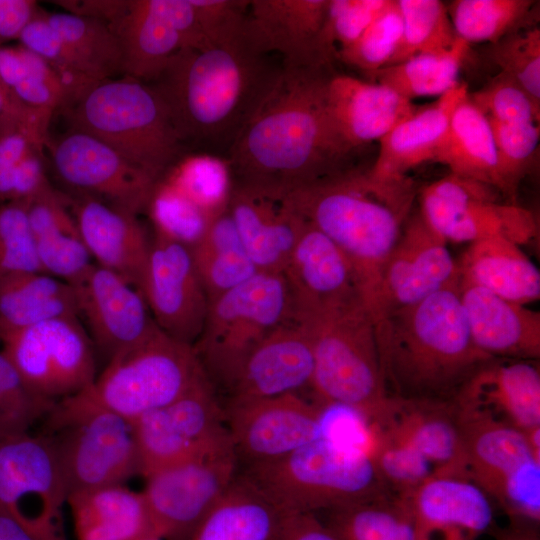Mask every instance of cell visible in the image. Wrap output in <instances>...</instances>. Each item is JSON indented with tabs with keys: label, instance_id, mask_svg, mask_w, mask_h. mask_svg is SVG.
<instances>
[{
	"label": "cell",
	"instance_id": "6da1fadb",
	"mask_svg": "<svg viewBox=\"0 0 540 540\" xmlns=\"http://www.w3.org/2000/svg\"><path fill=\"white\" fill-rule=\"evenodd\" d=\"M325 66L280 68L226 158L233 182L286 195L348 170L328 115Z\"/></svg>",
	"mask_w": 540,
	"mask_h": 540
},
{
	"label": "cell",
	"instance_id": "7a4b0ae2",
	"mask_svg": "<svg viewBox=\"0 0 540 540\" xmlns=\"http://www.w3.org/2000/svg\"><path fill=\"white\" fill-rule=\"evenodd\" d=\"M280 68L240 36L185 48L150 84L165 102L184 143L230 148Z\"/></svg>",
	"mask_w": 540,
	"mask_h": 540
},
{
	"label": "cell",
	"instance_id": "3957f363",
	"mask_svg": "<svg viewBox=\"0 0 540 540\" xmlns=\"http://www.w3.org/2000/svg\"><path fill=\"white\" fill-rule=\"evenodd\" d=\"M374 331L383 383L391 397L453 401L471 375L495 359L471 338L458 283L383 315L374 322Z\"/></svg>",
	"mask_w": 540,
	"mask_h": 540
},
{
	"label": "cell",
	"instance_id": "277c9868",
	"mask_svg": "<svg viewBox=\"0 0 540 540\" xmlns=\"http://www.w3.org/2000/svg\"><path fill=\"white\" fill-rule=\"evenodd\" d=\"M286 197L304 220L346 256L373 320L383 268L415 198L412 181H380L367 171L348 169L297 188Z\"/></svg>",
	"mask_w": 540,
	"mask_h": 540
},
{
	"label": "cell",
	"instance_id": "5b68a950",
	"mask_svg": "<svg viewBox=\"0 0 540 540\" xmlns=\"http://www.w3.org/2000/svg\"><path fill=\"white\" fill-rule=\"evenodd\" d=\"M239 474L283 513H316L391 493L370 444H348L324 433L279 459L245 466Z\"/></svg>",
	"mask_w": 540,
	"mask_h": 540
},
{
	"label": "cell",
	"instance_id": "8992f818",
	"mask_svg": "<svg viewBox=\"0 0 540 540\" xmlns=\"http://www.w3.org/2000/svg\"><path fill=\"white\" fill-rule=\"evenodd\" d=\"M64 110L73 129L103 141L156 181L180 158L183 142L170 112L146 82L99 81Z\"/></svg>",
	"mask_w": 540,
	"mask_h": 540
},
{
	"label": "cell",
	"instance_id": "52a82bcc",
	"mask_svg": "<svg viewBox=\"0 0 540 540\" xmlns=\"http://www.w3.org/2000/svg\"><path fill=\"white\" fill-rule=\"evenodd\" d=\"M39 432L49 443L70 495L141 475L133 422L84 391L55 402Z\"/></svg>",
	"mask_w": 540,
	"mask_h": 540
},
{
	"label": "cell",
	"instance_id": "ba28073f",
	"mask_svg": "<svg viewBox=\"0 0 540 540\" xmlns=\"http://www.w3.org/2000/svg\"><path fill=\"white\" fill-rule=\"evenodd\" d=\"M296 320L311 336V390L318 402L350 409L368 425L376 421L389 396L381 375L374 322L365 305L355 303Z\"/></svg>",
	"mask_w": 540,
	"mask_h": 540
},
{
	"label": "cell",
	"instance_id": "9c48e42d",
	"mask_svg": "<svg viewBox=\"0 0 540 540\" xmlns=\"http://www.w3.org/2000/svg\"><path fill=\"white\" fill-rule=\"evenodd\" d=\"M291 317V296L283 273L258 272L209 301L193 348L219 399L250 351Z\"/></svg>",
	"mask_w": 540,
	"mask_h": 540
},
{
	"label": "cell",
	"instance_id": "30bf717a",
	"mask_svg": "<svg viewBox=\"0 0 540 540\" xmlns=\"http://www.w3.org/2000/svg\"><path fill=\"white\" fill-rule=\"evenodd\" d=\"M204 375L193 346L156 327L112 357L84 392L133 422L170 404Z\"/></svg>",
	"mask_w": 540,
	"mask_h": 540
},
{
	"label": "cell",
	"instance_id": "8fae6325",
	"mask_svg": "<svg viewBox=\"0 0 540 540\" xmlns=\"http://www.w3.org/2000/svg\"><path fill=\"white\" fill-rule=\"evenodd\" d=\"M238 473L228 439L144 476L141 492L155 534L166 540H190Z\"/></svg>",
	"mask_w": 540,
	"mask_h": 540
},
{
	"label": "cell",
	"instance_id": "7c38bea8",
	"mask_svg": "<svg viewBox=\"0 0 540 540\" xmlns=\"http://www.w3.org/2000/svg\"><path fill=\"white\" fill-rule=\"evenodd\" d=\"M459 419L466 476L494 499L511 521L538 525L540 460L532 453L524 432L486 420L461 415Z\"/></svg>",
	"mask_w": 540,
	"mask_h": 540
},
{
	"label": "cell",
	"instance_id": "4fadbf2b",
	"mask_svg": "<svg viewBox=\"0 0 540 540\" xmlns=\"http://www.w3.org/2000/svg\"><path fill=\"white\" fill-rule=\"evenodd\" d=\"M0 341L28 388L43 400L79 394L97 376L96 352L78 316L48 320Z\"/></svg>",
	"mask_w": 540,
	"mask_h": 540
},
{
	"label": "cell",
	"instance_id": "5bb4252c",
	"mask_svg": "<svg viewBox=\"0 0 540 540\" xmlns=\"http://www.w3.org/2000/svg\"><path fill=\"white\" fill-rule=\"evenodd\" d=\"M500 194L490 185L450 173L423 188L419 213L447 243L502 237L522 246L536 239L534 214L501 202Z\"/></svg>",
	"mask_w": 540,
	"mask_h": 540
},
{
	"label": "cell",
	"instance_id": "9a60e30c",
	"mask_svg": "<svg viewBox=\"0 0 540 540\" xmlns=\"http://www.w3.org/2000/svg\"><path fill=\"white\" fill-rule=\"evenodd\" d=\"M67 493L47 440L30 431L0 438V507L41 540H66Z\"/></svg>",
	"mask_w": 540,
	"mask_h": 540
},
{
	"label": "cell",
	"instance_id": "2e32d148",
	"mask_svg": "<svg viewBox=\"0 0 540 540\" xmlns=\"http://www.w3.org/2000/svg\"><path fill=\"white\" fill-rule=\"evenodd\" d=\"M147 474L230 439L221 401L204 375L170 404L133 421Z\"/></svg>",
	"mask_w": 540,
	"mask_h": 540
},
{
	"label": "cell",
	"instance_id": "e0dca14e",
	"mask_svg": "<svg viewBox=\"0 0 540 540\" xmlns=\"http://www.w3.org/2000/svg\"><path fill=\"white\" fill-rule=\"evenodd\" d=\"M52 165L61 182L77 196H89L126 211H145L157 182L98 138L71 128L47 139Z\"/></svg>",
	"mask_w": 540,
	"mask_h": 540
},
{
	"label": "cell",
	"instance_id": "ac0fdd59",
	"mask_svg": "<svg viewBox=\"0 0 540 540\" xmlns=\"http://www.w3.org/2000/svg\"><path fill=\"white\" fill-rule=\"evenodd\" d=\"M223 409L239 468L284 457L325 433L320 406L298 393Z\"/></svg>",
	"mask_w": 540,
	"mask_h": 540
},
{
	"label": "cell",
	"instance_id": "d6986e66",
	"mask_svg": "<svg viewBox=\"0 0 540 540\" xmlns=\"http://www.w3.org/2000/svg\"><path fill=\"white\" fill-rule=\"evenodd\" d=\"M140 290L157 327L193 346L202 332L209 301L190 247L154 233Z\"/></svg>",
	"mask_w": 540,
	"mask_h": 540
},
{
	"label": "cell",
	"instance_id": "ffe728a7",
	"mask_svg": "<svg viewBox=\"0 0 540 540\" xmlns=\"http://www.w3.org/2000/svg\"><path fill=\"white\" fill-rule=\"evenodd\" d=\"M459 281L447 242L418 212L407 218L383 268L373 322Z\"/></svg>",
	"mask_w": 540,
	"mask_h": 540
},
{
	"label": "cell",
	"instance_id": "44dd1931",
	"mask_svg": "<svg viewBox=\"0 0 540 540\" xmlns=\"http://www.w3.org/2000/svg\"><path fill=\"white\" fill-rule=\"evenodd\" d=\"M71 285L78 317H83L95 352L106 363L157 327L141 290L110 270L93 264Z\"/></svg>",
	"mask_w": 540,
	"mask_h": 540
},
{
	"label": "cell",
	"instance_id": "7402d4cb",
	"mask_svg": "<svg viewBox=\"0 0 540 540\" xmlns=\"http://www.w3.org/2000/svg\"><path fill=\"white\" fill-rule=\"evenodd\" d=\"M313 374L310 333L304 324L291 317L246 356L223 395L222 407L311 389Z\"/></svg>",
	"mask_w": 540,
	"mask_h": 540
},
{
	"label": "cell",
	"instance_id": "603a6c76",
	"mask_svg": "<svg viewBox=\"0 0 540 540\" xmlns=\"http://www.w3.org/2000/svg\"><path fill=\"white\" fill-rule=\"evenodd\" d=\"M282 273L289 287L295 319L355 303L364 304L346 256L306 220Z\"/></svg>",
	"mask_w": 540,
	"mask_h": 540
},
{
	"label": "cell",
	"instance_id": "cb8c5ba5",
	"mask_svg": "<svg viewBox=\"0 0 540 540\" xmlns=\"http://www.w3.org/2000/svg\"><path fill=\"white\" fill-rule=\"evenodd\" d=\"M536 361L495 358L482 365L453 400L459 415L523 432L540 426V371Z\"/></svg>",
	"mask_w": 540,
	"mask_h": 540
},
{
	"label": "cell",
	"instance_id": "d4e9b609",
	"mask_svg": "<svg viewBox=\"0 0 540 540\" xmlns=\"http://www.w3.org/2000/svg\"><path fill=\"white\" fill-rule=\"evenodd\" d=\"M401 496L416 540H476L493 525L490 497L465 475L438 474Z\"/></svg>",
	"mask_w": 540,
	"mask_h": 540
},
{
	"label": "cell",
	"instance_id": "484cf974",
	"mask_svg": "<svg viewBox=\"0 0 540 540\" xmlns=\"http://www.w3.org/2000/svg\"><path fill=\"white\" fill-rule=\"evenodd\" d=\"M227 211L258 272L282 273L304 224L286 195L233 182Z\"/></svg>",
	"mask_w": 540,
	"mask_h": 540
},
{
	"label": "cell",
	"instance_id": "4316f807",
	"mask_svg": "<svg viewBox=\"0 0 540 540\" xmlns=\"http://www.w3.org/2000/svg\"><path fill=\"white\" fill-rule=\"evenodd\" d=\"M368 426L419 452L438 474L466 476L463 433L453 401L390 396L379 418Z\"/></svg>",
	"mask_w": 540,
	"mask_h": 540
},
{
	"label": "cell",
	"instance_id": "83f0119b",
	"mask_svg": "<svg viewBox=\"0 0 540 540\" xmlns=\"http://www.w3.org/2000/svg\"><path fill=\"white\" fill-rule=\"evenodd\" d=\"M329 0H250L243 36L256 52H276L283 66H326L318 38Z\"/></svg>",
	"mask_w": 540,
	"mask_h": 540
},
{
	"label": "cell",
	"instance_id": "f1b7e54d",
	"mask_svg": "<svg viewBox=\"0 0 540 540\" xmlns=\"http://www.w3.org/2000/svg\"><path fill=\"white\" fill-rule=\"evenodd\" d=\"M458 293L471 338L479 350L496 359H539L538 311L460 278Z\"/></svg>",
	"mask_w": 540,
	"mask_h": 540
},
{
	"label": "cell",
	"instance_id": "f546056e",
	"mask_svg": "<svg viewBox=\"0 0 540 540\" xmlns=\"http://www.w3.org/2000/svg\"><path fill=\"white\" fill-rule=\"evenodd\" d=\"M325 100L336 133L351 151L379 141L418 109L382 84L349 75L328 76Z\"/></svg>",
	"mask_w": 540,
	"mask_h": 540
},
{
	"label": "cell",
	"instance_id": "4dcf8cb0",
	"mask_svg": "<svg viewBox=\"0 0 540 540\" xmlns=\"http://www.w3.org/2000/svg\"><path fill=\"white\" fill-rule=\"evenodd\" d=\"M70 205L94 264L140 289L151 238L137 214L89 196L70 198Z\"/></svg>",
	"mask_w": 540,
	"mask_h": 540
},
{
	"label": "cell",
	"instance_id": "1f68e13d",
	"mask_svg": "<svg viewBox=\"0 0 540 540\" xmlns=\"http://www.w3.org/2000/svg\"><path fill=\"white\" fill-rule=\"evenodd\" d=\"M468 94L467 85L459 83L396 125L379 140V153L369 175L380 181H403L409 170L432 161L455 108Z\"/></svg>",
	"mask_w": 540,
	"mask_h": 540
},
{
	"label": "cell",
	"instance_id": "d6a6232c",
	"mask_svg": "<svg viewBox=\"0 0 540 540\" xmlns=\"http://www.w3.org/2000/svg\"><path fill=\"white\" fill-rule=\"evenodd\" d=\"M109 27L118 38L124 76L149 83L184 49L181 36L155 0H129Z\"/></svg>",
	"mask_w": 540,
	"mask_h": 540
},
{
	"label": "cell",
	"instance_id": "836d02e7",
	"mask_svg": "<svg viewBox=\"0 0 540 540\" xmlns=\"http://www.w3.org/2000/svg\"><path fill=\"white\" fill-rule=\"evenodd\" d=\"M77 540H137L156 535L142 492L125 484L70 495Z\"/></svg>",
	"mask_w": 540,
	"mask_h": 540
},
{
	"label": "cell",
	"instance_id": "e575fe53",
	"mask_svg": "<svg viewBox=\"0 0 540 540\" xmlns=\"http://www.w3.org/2000/svg\"><path fill=\"white\" fill-rule=\"evenodd\" d=\"M459 278L526 305L540 298V272L521 246L502 237L472 242L457 261Z\"/></svg>",
	"mask_w": 540,
	"mask_h": 540
},
{
	"label": "cell",
	"instance_id": "d590c367",
	"mask_svg": "<svg viewBox=\"0 0 540 540\" xmlns=\"http://www.w3.org/2000/svg\"><path fill=\"white\" fill-rule=\"evenodd\" d=\"M284 514L238 473L190 540H274Z\"/></svg>",
	"mask_w": 540,
	"mask_h": 540
},
{
	"label": "cell",
	"instance_id": "8d00e7d4",
	"mask_svg": "<svg viewBox=\"0 0 540 540\" xmlns=\"http://www.w3.org/2000/svg\"><path fill=\"white\" fill-rule=\"evenodd\" d=\"M433 161L448 167L451 174L482 182L501 192L492 128L469 94L455 108Z\"/></svg>",
	"mask_w": 540,
	"mask_h": 540
},
{
	"label": "cell",
	"instance_id": "74e56055",
	"mask_svg": "<svg viewBox=\"0 0 540 540\" xmlns=\"http://www.w3.org/2000/svg\"><path fill=\"white\" fill-rule=\"evenodd\" d=\"M78 316L73 285L45 272L19 275L0 285V340L33 325Z\"/></svg>",
	"mask_w": 540,
	"mask_h": 540
},
{
	"label": "cell",
	"instance_id": "f35d334b",
	"mask_svg": "<svg viewBox=\"0 0 540 540\" xmlns=\"http://www.w3.org/2000/svg\"><path fill=\"white\" fill-rule=\"evenodd\" d=\"M190 249L208 301L258 273L227 210L212 219Z\"/></svg>",
	"mask_w": 540,
	"mask_h": 540
},
{
	"label": "cell",
	"instance_id": "ab89813d",
	"mask_svg": "<svg viewBox=\"0 0 540 540\" xmlns=\"http://www.w3.org/2000/svg\"><path fill=\"white\" fill-rule=\"evenodd\" d=\"M469 44L458 38L448 50L416 55L379 69L370 75L402 97L441 96L456 87L458 74Z\"/></svg>",
	"mask_w": 540,
	"mask_h": 540
},
{
	"label": "cell",
	"instance_id": "60d3db41",
	"mask_svg": "<svg viewBox=\"0 0 540 540\" xmlns=\"http://www.w3.org/2000/svg\"><path fill=\"white\" fill-rule=\"evenodd\" d=\"M326 523L340 540H416L406 500L392 493L337 508Z\"/></svg>",
	"mask_w": 540,
	"mask_h": 540
},
{
	"label": "cell",
	"instance_id": "b9f144b4",
	"mask_svg": "<svg viewBox=\"0 0 540 540\" xmlns=\"http://www.w3.org/2000/svg\"><path fill=\"white\" fill-rule=\"evenodd\" d=\"M160 179L212 219L227 210L233 175L226 158L208 153L186 155Z\"/></svg>",
	"mask_w": 540,
	"mask_h": 540
},
{
	"label": "cell",
	"instance_id": "7bdbcfd3",
	"mask_svg": "<svg viewBox=\"0 0 540 540\" xmlns=\"http://www.w3.org/2000/svg\"><path fill=\"white\" fill-rule=\"evenodd\" d=\"M402 16V32L386 66L416 55L450 49L458 39L447 5L439 0H397ZM385 66V67H386Z\"/></svg>",
	"mask_w": 540,
	"mask_h": 540
},
{
	"label": "cell",
	"instance_id": "ee69618b",
	"mask_svg": "<svg viewBox=\"0 0 540 540\" xmlns=\"http://www.w3.org/2000/svg\"><path fill=\"white\" fill-rule=\"evenodd\" d=\"M18 40L21 46L40 56L57 73L66 95L64 107L102 81L95 70L47 22L41 10L27 24Z\"/></svg>",
	"mask_w": 540,
	"mask_h": 540
},
{
	"label": "cell",
	"instance_id": "f6af8a7d",
	"mask_svg": "<svg viewBox=\"0 0 540 540\" xmlns=\"http://www.w3.org/2000/svg\"><path fill=\"white\" fill-rule=\"evenodd\" d=\"M47 22L102 80L122 73V52L117 36L103 21L68 12L46 13Z\"/></svg>",
	"mask_w": 540,
	"mask_h": 540
},
{
	"label": "cell",
	"instance_id": "bcb514c9",
	"mask_svg": "<svg viewBox=\"0 0 540 540\" xmlns=\"http://www.w3.org/2000/svg\"><path fill=\"white\" fill-rule=\"evenodd\" d=\"M534 1L455 0L447 5L456 36L472 42L496 43L520 24Z\"/></svg>",
	"mask_w": 540,
	"mask_h": 540
},
{
	"label": "cell",
	"instance_id": "7dc6e473",
	"mask_svg": "<svg viewBox=\"0 0 540 540\" xmlns=\"http://www.w3.org/2000/svg\"><path fill=\"white\" fill-rule=\"evenodd\" d=\"M145 211L154 233L193 247L206 232L212 218L162 179L150 194Z\"/></svg>",
	"mask_w": 540,
	"mask_h": 540
},
{
	"label": "cell",
	"instance_id": "c3c4849f",
	"mask_svg": "<svg viewBox=\"0 0 540 540\" xmlns=\"http://www.w3.org/2000/svg\"><path fill=\"white\" fill-rule=\"evenodd\" d=\"M370 448L377 471L391 493L405 495L431 477L437 469L406 444L369 427Z\"/></svg>",
	"mask_w": 540,
	"mask_h": 540
},
{
	"label": "cell",
	"instance_id": "681fc988",
	"mask_svg": "<svg viewBox=\"0 0 540 540\" xmlns=\"http://www.w3.org/2000/svg\"><path fill=\"white\" fill-rule=\"evenodd\" d=\"M401 32L402 16L397 0H387L364 32L351 45L339 50L336 56L370 76L387 65Z\"/></svg>",
	"mask_w": 540,
	"mask_h": 540
},
{
	"label": "cell",
	"instance_id": "f907efd6",
	"mask_svg": "<svg viewBox=\"0 0 540 540\" xmlns=\"http://www.w3.org/2000/svg\"><path fill=\"white\" fill-rule=\"evenodd\" d=\"M488 120L495 141L501 192L512 200L535 156L540 138L539 123Z\"/></svg>",
	"mask_w": 540,
	"mask_h": 540
},
{
	"label": "cell",
	"instance_id": "816d5d0a",
	"mask_svg": "<svg viewBox=\"0 0 540 540\" xmlns=\"http://www.w3.org/2000/svg\"><path fill=\"white\" fill-rule=\"evenodd\" d=\"M28 204L0 205V285L19 275L43 272L30 229Z\"/></svg>",
	"mask_w": 540,
	"mask_h": 540
},
{
	"label": "cell",
	"instance_id": "f5cc1de1",
	"mask_svg": "<svg viewBox=\"0 0 540 540\" xmlns=\"http://www.w3.org/2000/svg\"><path fill=\"white\" fill-rule=\"evenodd\" d=\"M387 0H329L318 38V55L326 65L351 45L385 6Z\"/></svg>",
	"mask_w": 540,
	"mask_h": 540
},
{
	"label": "cell",
	"instance_id": "db71d44e",
	"mask_svg": "<svg viewBox=\"0 0 540 540\" xmlns=\"http://www.w3.org/2000/svg\"><path fill=\"white\" fill-rule=\"evenodd\" d=\"M492 59L500 72L515 80L540 103V30L510 34L494 43Z\"/></svg>",
	"mask_w": 540,
	"mask_h": 540
},
{
	"label": "cell",
	"instance_id": "11a10c76",
	"mask_svg": "<svg viewBox=\"0 0 540 540\" xmlns=\"http://www.w3.org/2000/svg\"><path fill=\"white\" fill-rule=\"evenodd\" d=\"M470 100L488 119L502 123H539L540 103L515 80L499 73Z\"/></svg>",
	"mask_w": 540,
	"mask_h": 540
},
{
	"label": "cell",
	"instance_id": "9f6ffc18",
	"mask_svg": "<svg viewBox=\"0 0 540 540\" xmlns=\"http://www.w3.org/2000/svg\"><path fill=\"white\" fill-rule=\"evenodd\" d=\"M48 126L43 121L25 122L0 133V202H10L15 170L33 147L45 146Z\"/></svg>",
	"mask_w": 540,
	"mask_h": 540
},
{
	"label": "cell",
	"instance_id": "6f0895ef",
	"mask_svg": "<svg viewBox=\"0 0 540 540\" xmlns=\"http://www.w3.org/2000/svg\"><path fill=\"white\" fill-rule=\"evenodd\" d=\"M0 395L18 407L35 423L48 413L55 402L36 396L26 385L20 373L0 350Z\"/></svg>",
	"mask_w": 540,
	"mask_h": 540
},
{
	"label": "cell",
	"instance_id": "680465c9",
	"mask_svg": "<svg viewBox=\"0 0 540 540\" xmlns=\"http://www.w3.org/2000/svg\"><path fill=\"white\" fill-rule=\"evenodd\" d=\"M44 147L43 145L33 147L17 166L12 180L10 202L28 204L52 187L45 169Z\"/></svg>",
	"mask_w": 540,
	"mask_h": 540
},
{
	"label": "cell",
	"instance_id": "91938a15",
	"mask_svg": "<svg viewBox=\"0 0 540 540\" xmlns=\"http://www.w3.org/2000/svg\"><path fill=\"white\" fill-rule=\"evenodd\" d=\"M274 540H340L315 513H285Z\"/></svg>",
	"mask_w": 540,
	"mask_h": 540
},
{
	"label": "cell",
	"instance_id": "94428289",
	"mask_svg": "<svg viewBox=\"0 0 540 540\" xmlns=\"http://www.w3.org/2000/svg\"><path fill=\"white\" fill-rule=\"evenodd\" d=\"M40 9L31 0H0V45L18 39Z\"/></svg>",
	"mask_w": 540,
	"mask_h": 540
},
{
	"label": "cell",
	"instance_id": "6125c7cd",
	"mask_svg": "<svg viewBox=\"0 0 540 540\" xmlns=\"http://www.w3.org/2000/svg\"><path fill=\"white\" fill-rule=\"evenodd\" d=\"M51 117L24 106L0 79V133L25 122L50 123Z\"/></svg>",
	"mask_w": 540,
	"mask_h": 540
},
{
	"label": "cell",
	"instance_id": "be15d7a7",
	"mask_svg": "<svg viewBox=\"0 0 540 540\" xmlns=\"http://www.w3.org/2000/svg\"><path fill=\"white\" fill-rule=\"evenodd\" d=\"M35 422L0 395V438L30 431Z\"/></svg>",
	"mask_w": 540,
	"mask_h": 540
},
{
	"label": "cell",
	"instance_id": "e7e4bbea",
	"mask_svg": "<svg viewBox=\"0 0 540 540\" xmlns=\"http://www.w3.org/2000/svg\"><path fill=\"white\" fill-rule=\"evenodd\" d=\"M538 525L511 521L507 527H491L496 540H539Z\"/></svg>",
	"mask_w": 540,
	"mask_h": 540
},
{
	"label": "cell",
	"instance_id": "03108f58",
	"mask_svg": "<svg viewBox=\"0 0 540 540\" xmlns=\"http://www.w3.org/2000/svg\"><path fill=\"white\" fill-rule=\"evenodd\" d=\"M0 540H41L0 507Z\"/></svg>",
	"mask_w": 540,
	"mask_h": 540
},
{
	"label": "cell",
	"instance_id": "003e7915",
	"mask_svg": "<svg viewBox=\"0 0 540 540\" xmlns=\"http://www.w3.org/2000/svg\"><path fill=\"white\" fill-rule=\"evenodd\" d=\"M137 540H166L160 536H157V535H149V536H145V537H142V538H139Z\"/></svg>",
	"mask_w": 540,
	"mask_h": 540
}]
</instances>
